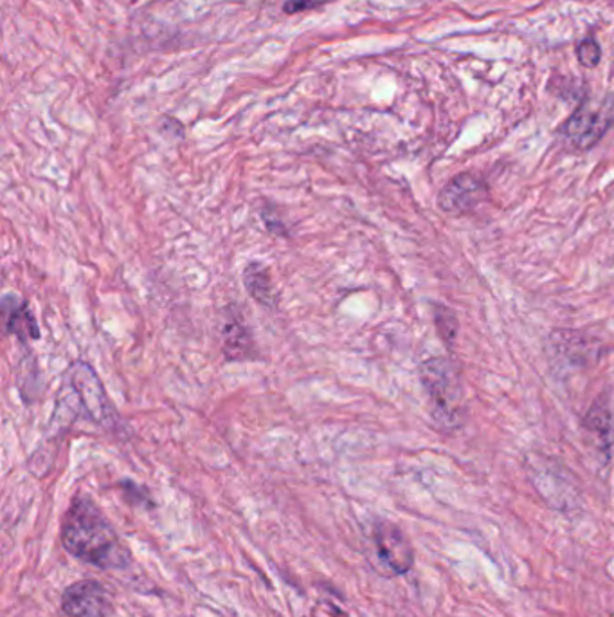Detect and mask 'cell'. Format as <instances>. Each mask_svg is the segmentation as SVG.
<instances>
[{
    "instance_id": "obj_11",
    "label": "cell",
    "mask_w": 614,
    "mask_h": 617,
    "mask_svg": "<svg viewBox=\"0 0 614 617\" xmlns=\"http://www.w3.org/2000/svg\"><path fill=\"white\" fill-rule=\"evenodd\" d=\"M574 51H577L580 66H584L585 69H594V67L599 66L600 58H602V49H600V44L594 38L580 41Z\"/></svg>"
},
{
    "instance_id": "obj_9",
    "label": "cell",
    "mask_w": 614,
    "mask_h": 617,
    "mask_svg": "<svg viewBox=\"0 0 614 617\" xmlns=\"http://www.w3.org/2000/svg\"><path fill=\"white\" fill-rule=\"evenodd\" d=\"M222 351L230 362H249L256 357L255 338L241 318L231 317L222 331Z\"/></svg>"
},
{
    "instance_id": "obj_7",
    "label": "cell",
    "mask_w": 614,
    "mask_h": 617,
    "mask_svg": "<svg viewBox=\"0 0 614 617\" xmlns=\"http://www.w3.org/2000/svg\"><path fill=\"white\" fill-rule=\"evenodd\" d=\"M487 185L475 174H460L439 191L438 205L447 213H465L483 201Z\"/></svg>"
},
{
    "instance_id": "obj_13",
    "label": "cell",
    "mask_w": 614,
    "mask_h": 617,
    "mask_svg": "<svg viewBox=\"0 0 614 617\" xmlns=\"http://www.w3.org/2000/svg\"><path fill=\"white\" fill-rule=\"evenodd\" d=\"M332 0H289L283 5V11L287 15H295V13H301V11L315 10V8H321V5L328 4Z\"/></svg>"
},
{
    "instance_id": "obj_3",
    "label": "cell",
    "mask_w": 614,
    "mask_h": 617,
    "mask_svg": "<svg viewBox=\"0 0 614 617\" xmlns=\"http://www.w3.org/2000/svg\"><path fill=\"white\" fill-rule=\"evenodd\" d=\"M66 379L76 392L86 419L100 427L112 428V430L120 427V416H118L114 405L110 403L103 383L89 363H72L69 371L66 372Z\"/></svg>"
},
{
    "instance_id": "obj_4",
    "label": "cell",
    "mask_w": 614,
    "mask_h": 617,
    "mask_svg": "<svg viewBox=\"0 0 614 617\" xmlns=\"http://www.w3.org/2000/svg\"><path fill=\"white\" fill-rule=\"evenodd\" d=\"M371 542H373L375 557L379 560L380 565L393 576H402L413 569L415 551L402 529L395 524L388 522V520L375 522Z\"/></svg>"
},
{
    "instance_id": "obj_12",
    "label": "cell",
    "mask_w": 614,
    "mask_h": 617,
    "mask_svg": "<svg viewBox=\"0 0 614 617\" xmlns=\"http://www.w3.org/2000/svg\"><path fill=\"white\" fill-rule=\"evenodd\" d=\"M436 327H438L439 337L444 338L445 343H453L458 332V320L447 307H438L436 309Z\"/></svg>"
},
{
    "instance_id": "obj_5",
    "label": "cell",
    "mask_w": 614,
    "mask_h": 617,
    "mask_svg": "<svg viewBox=\"0 0 614 617\" xmlns=\"http://www.w3.org/2000/svg\"><path fill=\"white\" fill-rule=\"evenodd\" d=\"M62 613L69 617H112L114 597L96 580H80L62 594Z\"/></svg>"
},
{
    "instance_id": "obj_8",
    "label": "cell",
    "mask_w": 614,
    "mask_h": 617,
    "mask_svg": "<svg viewBox=\"0 0 614 617\" xmlns=\"http://www.w3.org/2000/svg\"><path fill=\"white\" fill-rule=\"evenodd\" d=\"M2 309H4L8 334L15 337L22 343H27L30 340L35 342L41 338V327L31 311L30 301L16 297L15 293H8L2 300Z\"/></svg>"
},
{
    "instance_id": "obj_10",
    "label": "cell",
    "mask_w": 614,
    "mask_h": 617,
    "mask_svg": "<svg viewBox=\"0 0 614 617\" xmlns=\"http://www.w3.org/2000/svg\"><path fill=\"white\" fill-rule=\"evenodd\" d=\"M244 287L253 300L265 307H275V286L270 280L269 269L261 262H250L244 269Z\"/></svg>"
},
{
    "instance_id": "obj_2",
    "label": "cell",
    "mask_w": 614,
    "mask_h": 617,
    "mask_svg": "<svg viewBox=\"0 0 614 617\" xmlns=\"http://www.w3.org/2000/svg\"><path fill=\"white\" fill-rule=\"evenodd\" d=\"M420 376L429 394L436 421L444 427H458L464 417V390L453 363L433 357L422 365Z\"/></svg>"
},
{
    "instance_id": "obj_1",
    "label": "cell",
    "mask_w": 614,
    "mask_h": 617,
    "mask_svg": "<svg viewBox=\"0 0 614 617\" xmlns=\"http://www.w3.org/2000/svg\"><path fill=\"white\" fill-rule=\"evenodd\" d=\"M62 543L72 557L103 571L131 568L132 552L89 495H78L70 503L62 524Z\"/></svg>"
},
{
    "instance_id": "obj_6",
    "label": "cell",
    "mask_w": 614,
    "mask_h": 617,
    "mask_svg": "<svg viewBox=\"0 0 614 617\" xmlns=\"http://www.w3.org/2000/svg\"><path fill=\"white\" fill-rule=\"evenodd\" d=\"M613 121L614 111L610 101L596 107L582 103L570 120L566 121L565 134L571 145L588 151L610 131Z\"/></svg>"
}]
</instances>
